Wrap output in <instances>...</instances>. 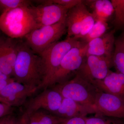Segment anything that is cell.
<instances>
[{"label":"cell","mask_w":124,"mask_h":124,"mask_svg":"<svg viewBox=\"0 0 124 124\" xmlns=\"http://www.w3.org/2000/svg\"><path fill=\"white\" fill-rule=\"evenodd\" d=\"M88 44L81 41L77 46L72 48L65 55L61 63L46 85L50 86L68 81L71 73L77 71L86 56Z\"/></svg>","instance_id":"obj_6"},{"label":"cell","mask_w":124,"mask_h":124,"mask_svg":"<svg viewBox=\"0 0 124 124\" xmlns=\"http://www.w3.org/2000/svg\"><path fill=\"white\" fill-rule=\"evenodd\" d=\"M29 124H45L38 119L29 114Z\"/></svg>","instance_id":"obj_32"},{"label":"cell","mask_w":124,"mask_h":124,"mask_svg":"<svg viewBox=\"0 0 124 124\" xmlns=\"http://www.w3.org/2000/svg\"><path fill=\"white\" fill-rule=\"evenodd\" d=\"M115 30L106 32L88 43L86 56L89 55L113 57L115 49Z\"/></svg>","instance_id":"obj_12"},{"label":"cell","mask_w":124,"mask_h":124,"mask_svg":"<svg viewBox=\"0 0 124 124\" xmlns=\"http://www.w3.org/2000/svg\"><path fill=\"white\" fill-rule=\"evenodd\" d=\"M113 117L95 115L93 116L85 118L86 124H123L119 120Z\"/></svg>","instance_id":"obj_25"},{"label":"cell","mask_w":124,"mask_h":124,"mask_svg":"<svg viewBox=\"0 0 124 124\" xmlns=\"http://www.w3.org/2000/svg\"><path fill=\"white\" fill-rule=\"evenodd\" d=\"M18 52L14 68V79L38 90L44 80V70L40 57L35 53L25 41L18 42Z\"/></svg>","instance_id":"obj_1"},{"label":"cell","mask_w":124,"mask_h":124,"mask_svg":"<svg viewBox=\"0 0 124 124\" xmlns=\"http://www.w3.org/2000/svg\"><path fill=\"white\" fill-rule=\"evenodd\" d=\"M14 80V78L6 75L0 71V92L10 82Z\"/></svg>","instance_id":"obj_28"},{"label":"cell","mask_w":124,"mask_h":124,"mask_svg":"<svg viewBox=\"0 0 124 124\" xmlns=\"http://www.w3.org/2000/svg\"><path fill=\"white\" fill-rule=\"evenodd\" d=\"M63 99L58 91L53 88L45 89L29 100L25 111L28 114L39 110L54 114L60 107Z\"/></svg>","instance_id":"obj_10"},{"label":"cell","mask_w":124,"mask_h":124,"mask_svg":"<svg viewBox=\"0 0 124 124\" xmlns=\"http://www.w3.org/2000/svg\"><path fill=\"white\" fill-rule=\"evenodd\" d=\"M38 28L29 7L10 10L0 16L1 31L13 39L24 37L32 31Z\"/></svg>","instance_id":"obj_2"},{"label":"cell","mask_w":124,"mask_h":124,"mask_svg":"<svg viewBox=\"0 0 124 124\" xmlns=\"http://www.w3.org/2000/svg\"><path fill=\"white\" fill-rule=\"evenodd\" d=\"M16 124H29V114L26 111L17 119Z\"/></svg>","instance_id":"obj_30"},{"label":"cell","mask_w":124,"mask_h":124,"mask_svg":"<svg viewBox=\"0 0 124 124\" xmlns=\"http://www.w3.org/2000/svg\"><path fill=\"white\" fill-rule=\"evenodd\" d=\"M81 0H43L44 4H55L63 6L70 9L76 5L82 2Z\"/></svg>","instance_id":"obj_26"},{"label":"cell","mask_w":124,"mask_h":124,"mask_svg":"<svg viewBox=\"0 0 124 124\" xmlns=\"http://www.w3.org/2000/svg\"><path fill=\"white\" fill-rule=\"evenodd\" d=\"M38 90L37 88L23 84L14 79L0 92V98L2 103L10 106H18Z\"/></svg>","instance_id":"obj_11"},{"label":"cell","mask_w":124,"mask_h":124,"mask_svg":"<svg viewBox=\"0 0 124 124\" xmlns=\"http://www.w3.org/2000/svg\"><path fill=\"white\" fill-rule=\"evenodd\" d=\"M108 29V24L107 22L101 20L95 21L88 32L79 40L88 44L92 40L100 37L106 33Z\"/></svg>","instance_id":"obj_20"},{"label":"cell","mask_w":124,"mask_h":124,"mask_svg":"<svg viewBox=\"0 0 124 124\" xmlns=\"http://www.w3.org/2000/svg\"><path fill=\"white\" fill-rule=\"evenodd\" d=\"M112 61L117 72L124 75V38L116 40Z\"/></svg>","instance_id":"obj_17"},{"label":"cell","mask_w":124,"mask_h":124,"mask_svg":"<svg viewBox=\"0 0 124 124\" xmlns=\"http://www.w3.org/2000/svg\"><path fill=\"white\" fill-rule=\"evenodd\" d=\"M0 71L11 77L14 76V69L9 64L5 54L2 38L0 39Z\"/></svg>","instance_id":"obj_24"},{"label":"cell","mask_w":124,"mask_h":124,"mask_svg":"<svg viewBox=\"0 0 124 124\" xmlns=\"http://www.w3.org/2000/svg\"><path fill=\"white\" fill-rule=\"evenodd\" d=\"M0 102H1V100L0 98Z\"/></svg>","instance_id":"obj_35"},{"label":"cell","mask_w":124,"mask_h":124,"mask_svg":"<svg viewBox=\"0 0 124 124\" xmlns=\"http://www.w3.org/2000/svg\"><path fill=\"white\" fill-rule=\"evenodd\" d=\"M52 86L63 98L69 99L93 108L97 95L101 91L76 74L72 79Z\"/></svg>","instance_id":"obj_3"},{"label":"cell","mask_w":124,"mask_h":124,"mask_svg":"<svg viewBox=\"0 0 124 124\" xmlns=\"http://www.w3.org/2000/svg\"><path fill=\"white\" fill-rule=\"evenodd\" d=\"M31 4V1L29 0H0V13L1 14L19 7H29Z\"/></svg>","instance_id":"obj_22"},{"label":"cell","mask_w":124,"mask_h":124,"mask_svg":"<svg viewBox=\"0 0 124 124\" xmlns=\"http://www.w3.org/2000/svg\"><path fill=\"white\" fill-rule=\"evenodd\" d=\"M82 2L68 10L66 17L67 37L75 38L80 32L82 27Z\"/></svg>","instance_id":"obj_16"},{"label":"cell","mask_w":124,"mask_h":124,"mask_svg":"<svg viewBox=\"0 0 124 124\" xmlns=\"http://www.w3.org/2000/svg\"><path fill=\"white\" fill-rule=\"evenodd\" d=\"M93 108L95 115L124 118V100L111 94L100 91L97 95Z\"/></svg>","instance_id":"obj_8"},{"label":"cell","mask_w":124,"mask_h":124,"mask_svg":"<svg viewBox=\"0 0 124 124\" xmlns=\"http://www.w3.org/2000/svg\"><path fill=\"white\" fill-rule=\"evenodd\" d=\"M113 65L112 58L96 55H87L76 72L83 79L91 82L104 79Z\"/></svg>","instance_id":"obj_7"},{"label":"cell","mask_w":124,"mask_h":124,"mask_svg":"<svg viewBox=\"0 0 124 124\" xmlns=\"http://www.w3.org/2000/svg\"><path fill=\"white\" fill-rule=\"evenodd\" d=\"M100 90L115 95L124 100V75L110 71L104 79L91 82Z\"/></svg>","instance_id":"obj_13"},{"label":"cell","mask_w":124,"mask_h":124,"mask_svg":"<svg viewBox=\"0 0 124 124\" xmlns=\"http://www.w3.org/2000/svg\"><path fill=\"white\" fill-rule=\"evenodd\" d=\"M67 31L66 19L59 22L34 29L24 37L25 41L38 55L57 42Z\"/></svg>","instance_id":"obj_5"},{"label":"cell","mask_w":124,"mask_h":124,"mask_svg":"<svg viewBox=\"0 0 124 124\" xmlns=\"http://www.w3.org/2000/svg\"><path fill=\"white\" fill-rule=\"evenodd\" d=\"M29 10L39 28L52 25L66 19L69 9L55 4L31 6Z\"/></svg>","instance_id":"obj_9"},{"label":"cell","mask_w":124,"mask_h":124,"mask_svg":"<svg viewBox=\"0 0 124 124\" xmlns=\"http://www.w3.org/2000/svg\"><path fill=\"white\" fill-rule=\"evenodd\" d=\"M80 42L72 37H67L63 40L54 43L39 55L42 60L44 76V82L40 89L46 88L65 55Z\"/></svg>","instance_id":"obj_4"},{"label":"cell","mask_w":124,"mask_h":124,"mask_svg":"<svg viewBox=\"0 0 124 124\" xmlns=\"http://www.w3.org/2000/svg\"><path fill=\"white\" fill-rule=\"evenodd\" d=\"M1 30H0V31ZM1 36H0V39L1 38Z\"/></svg>","instance_id":"obj_34"},{"label":"cell","mask_w":124,"mask_h":124,"mask_svg":"<svg viewBox=\"0 0 124 124\" xmlns=\"http://www.w3.org/2000/svg\"><path fill=\"white\" fill-rule=\"evenodd\" d=\"M92 113H94L93 108L69 99L63 98L59 108L53 114L61 118L67 119L78 116H86L88 114Z\"/></svg>","instance_id":"obj_14"},{"label":"cell","mask_w":124,"mask_h":124,"mask_svg":"<svg viewBox=\"0 0 124 124\" xmlns=\"http://www.w3.org/2000/svg\"><path fill=\"white\" fill-rule=\"evenodd\" d=\"M114 9L113 23L116 28L124 27V0H111Z\"/></svg>","instance_id":"obj_21"},{"label":"cell","mask_w":124,"mask_h":124,"mask_svg":"<svg viewBox=\"0 0 124 124\" xmlns=\"http://www.w3.org/2000/svg\"><path fill=\"white\" fill-rule=\"evenodd\" d=\"M84 4L89 6L95 19L107 22L113 13L114 9L111 0H84Z\"/></svg>","instance_id":"obj_15"},{"label":"cell","mask_w":124,"mask_h":124,"mask_svg":"<svg viewBox=\"0 0 124 124\" xmlns=\"http://www.w3.org/2000/svg\"><path fill=\"white\" fill-rule=\"evenodd\" d=\"M7 116L0 119V124H6Z\"/></svg>","instance_id":"obj_33"},{"label":"cell","mask_w":124,"mask_h":124,"mask_svg":"<svg viewBox=\"0 0 124 124\" xmlns=\"http://www.w3.org/2000/svg\"><path fill=\"white\" fill-rule=\"evenodd\" d=\"M15 39L10 37L2 38L5 54L9 64L13 69L18 52V42Z\"/></svg>","instance_id":"obj_19"},{"label":"cell","mask_w":124,"mask_h":124,"mask_svg":"<svg viewBox=\"0 0 124 124\" xmlns=\"http://www.w3.org/2000/svg\"><path fill=\"white\" fill-rule=\"evenodd\" d=\"M29 114L45 124H60L64 119L43 110H39Z\"/></svg>","instance_id":"obj_23"},{"label":"cell","mask_w":124,"mask_h":124,"mask_svg":"<svg viewBox=\"0 0 124 124\" xmlns=\"http://www.w3.org/2000/svg\"><path fill=\"white\" fill-rule=\"evenodd\" d=\"M86 116H78L64 119L60 124H86Z\"/></svg>","instance_id":"obj_27"},{"label":"cell","mask_w":124,"mask_h":124,"mask_svg":"<svg viewBox=\"0 0 124 124\" xmlns=\"http://www.w3.org/2000/svg\"><path fill=\"white\" fill-rule=\"evenodd\" d=\"M17 119L13 116H7L6 124H16Z\"/></svg>","instance_id":"obj_31"},{"label":"cell","mask_w":124,"mask_h":124,"mask_svg":"<svg viewBox=\"0 0 124 124\" xmlns=\"http://www.w3.org/2000/svg\"><path fill=\"white\" fill-rule=\"evenodd\" d=\"M12 107L0 102V119L9 115L12 110Z\"/></svg>","instance_id":"obj_29"},{"label":"cell","mask_w":124,"mask_h":124,"mask_svg":"<svg viewBox=\"0 0 124 124\" xmlns=\"http://www.w3.org/2000/svg\"><path fill=\"white\" fill-rule=\"evenodd\" d=\"M83 1L81 7L82 24L81 31L80 34L74 38L79 40L86 35L93 26L95 22L93 14L89 11Z\"/></svg>","instance_id":"obj_18"}]
</instances>
